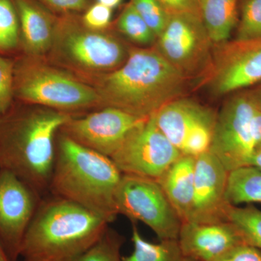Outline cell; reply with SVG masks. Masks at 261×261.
Here are the masks:
<instances>
[{
  "instance_id": "cell-23",
  "label": "cell",
  "mask_w": 261,
  "mask_h": 261,
  "mask_svg": "<svg viewBox=\"0 0 261 261\" xmlns=\"http://www.w3.org/2000/svg\"><path fill=\"white\" fill-rule=\"evenodd\" d=\"M118 28L128 39L137 44L147 45L157 40L155 34L130 3L126 5L120 15Z\"/></svg>"
},
{
  "instance_id": "cell-5",
  "label": "cell",
  "mask_w": 261,
  "mask_h": 261,
  "mask_svg": "<svg viewBox=\"0 0 261 261\" xmlns=\"http://www.w3.org/2000/svg\"><path fill=\"white\" fill-rule=\"evenodd\" d=\"M261 143V110L247 92L228 99L216 116L210 152L229 172L250 166Z\"/></svg>"
},
{
  "instance_id": "cell-25",
  "label": "cell",
  "mask_w": 261,
  "mask_h": 261,
  "mask_svg": "<svg viewBox=\"0 0 261 261\" xmlns=\"http://www.w3.org/2000/svg\"><path fill=\"white\" fill-rule=\"evenodd\" d=\"M261 38V0H244L241 18L237 32V41Z\"/></svg>"
},
{
  "instance_id": "cell-31",
  "label": "cell",
  "mask_w": 261,
  "mask_h": 261,
  "mask_svg": "<svg viewBox=\"0 0 261 261\" xmlns=\"http://www.w3.org/2000/svg\"><path fill=\"white\" fill-rule=\"evenodd\" d=\"M169 14L192 13L200 15V0H159Z\"/></svg>"
},
{
  "instance_id": "cell-6",
  "label": "cell",
  "mask_w": 261,
  "mask_h": 261,
  "mask_svg": "<svg viewBox=\"0 0 261 261\" xmlns=\"http://www.w3.org/2000/svg\"><path fill=\"white\" fill-rule=\"evenodd\" d=\"M117 212L140 221L161 240H178L182 221L157 180L123 174L115 195Z\"/></svg>"
},
{
  "instance_id": "cell-16",
  "label": "cell",
  "mask_w": 261,
  "mask_h": 261,
  "mask_svg": "<svg viewBox=\"0 0 261 261\" xmlns=\"http://www.w3.org/2000/svg\"><path fill=\"white\" fill-rule=\"evenodd\" d=\"M216 116L208 108L181 97L165 105L153 115L159 129L180 152L192 130L202 123L216 121Z\"/></svg>"
},
{
  "instance_id": "cell-30",
  "label": "cell",
  "mask_w": 261,
  "mask_h": 261,
  "mask_svg": "<svg viewBox=\"0 0 261 261\" xmlns=\"http://www.w3.org/2000/svg\"><path fill=\"white\" fill-rule=\"evenodd\" d=\"M212 261H261V250L248 244H241Z\"/></svg>"
},
{
  "instance_id": "cell-24",
  "label": "cell",
  "mask_w": 261,
  "mask_h": 261,
  "mask_svg": "<svg viewBox=\"0 0 261 261\" xmlns=\"http://www.w3.org/2000/svg\"><path fill=\"white\" fill-rule=\"evenodd\" d=\"M124 238L108 226L97 243L78 261H123L121 249Z\"/></svg>"
},
{
  "instance_id": "cell-19",
  "label": "cell",
  "mask_w": 261,
  "mask_h": 261,
  "mask_svg": "<svg viewBox=\"0 0 261 261\" xmlns=\"http://www.w3.org/2000/svg\"><path fill=\"white\" fill-rule=\"evenodd\" d=\"M238 0H200V13L211 42L219 46L228 42L238 20Z\"/></svg>"
},
{
  "instance_id": "cell-13",
  "label": "cell",
  "mask_w": 261,
  "mask_h": 261,
  "mask_svg": "<svg viewBox=\"0 0 261 261\" xmlns=\"http://www.w3.org/2000/svg\"><path fill=\"white\" fill-rule=\"evenodd\" d=\"M60 45L67 58L87 70H115L126 61L124 46L112 36L75 27L69 22L62 23Z\"/></svg>"
},
{
  "instance_id": "cell-36",
  "label": "cell",
  "mask_w": 261,
  "mask_h": 261,
  "mask_svg": "<svg viewBox=\"0 0 261 261\" xmlns=\"http://www.w3.org/2000/svg\"><path fill=\"white\" fill-rule=\"evenodd\" d=\"M0 261H12L7 252H5L4 247L1 243H0Z\"/></svg>"
},
{
  "instance_id": "cell-37",
  "label": "cell",
  "mask_w": 261,
  "mask_h": 261,
  "mask_svg": "<svg viewBox=\"0 0 261 261\" xmlns=\"http://www.w3.org/2000/svg\"><path fill=\"white\" fill-rule=\"evenodd\" d=\"M185 261H197V260H192V259L187 258V257H185Z\"/></svg>"
},
{
  "instance_id": "cell-34",
  "label": "cell",
  "mask_w": 261,
  "mask_h": 261,
  "mask_svg": "<svg viewBox=\"0 0 261 261\" xmlns=\"http://www.w3.org/2000/svg\"><path fill=\"white\" fill-rule=\"evenodd\" d=\"M248 92L257 107L261 110V83L257 84L256 87L248 91Z\"/></svg>"
},
{
  "instance_id": "cell-33",
  "label": "cell",
  "mask_w": 261,
  "mask_h": 261,
  "mask_svg": "<svg viewBox=\"0 0 261 261\" xmlns=\"http://www.w3.org/2000/svg\"><path fill=\"white\" fill-rule=\"evenodd\" d=\"M250 166L258 168L261 171V143L255 147L250 160Z\"/></svg>"
},
{
  "instance_id": "cell-1",
  "label": "cell",
  "mask_w": 261,
  "mask_h": 261,
  "mask_svg": "<svg viewBox=\"0 0 261 261\" xmlns=\"http://www.w3.org/2000/svg\"><path fill=\"white\" fill-rule=\"evenodd\" d=\"M187 78L157 49H132L126 61L99 81V104L149 118L186 89Z\"/></svg>"
},
{
  "instance_id": "cell-4",
  "label": "cell",
  "mask_w": 261,
  "mask_h": 261,
  "mask_svg": "<svg viewBox=\"0 0 261 261\" xmlns=\"http://www.w3.org/2000/svg\"><path fill=\"white\" fill-rule=\"evenodd\" d=\"M70 118L61 111H36L0 123V169L42 197L49 191L54 168L55 137Z\"/></svg>"
},
{
  "instance_id": "cell-2",
  "label": "cell",
  "mask_w": 261,
  "mask_h": 261,
  "mask_svg": "<svg viewBox=\"0 0 261 261\" xmlns=\"http://www.w3.org/2000/svg\"><path fill=\"white\" fill-rule=\"evenodd\" d=\"M108 226L94 213L51 195L38 206L19 257L21 261H78Z\"/></svg>"
},
{
  "instance_id": "cell-17",
  "label": "cell",
  "mask_w": 261,
  "mask_h": 261,
  "mask_svg": "<svg viewBox=\"0 0 261 261\" xmlns=\"http://www.w3.org/2000/svg\"><path fill=\"white\" fill-rule=\"evenodd\" d=\"M195 159L182 154L157 180L182 222L188 221L191 211Z\"/></svg>"
},
{
  "instance_id": "cell-32",
  "label": "cell",
  "mask_w": 261,
  "mask_h": 261,
  "mask_svg": "<svg viewBox=\"0 0 261 261\" xmlns=\"http://www.w3.org/2000/svg\"><path fill=\"white\" fill-rule=\"evenodd\" d=\"M57 10L63 11H80L88 4V0H42Z\"/></svg>"
},
{
  "instance_id": "cell-7",
  "label": "cell",
  "mask_w": 261,
  "mask_h": 261,
  "mask_svg": "<svg viewBox=\"0 0 261 261\" xmlns=\"http://www.w3.org/2000/svg\"><path fill=\"white\" fill-rule=\"evenodd\" d=\"M181 155L152 116L126 137L111 159L122 174L158 180Z\"/></svg>"
},
{
  "instance_id": "cell-15",
  "label": "cell",
  "mask_w": 261,
  "mask_h": 261,
  "mask_svg": "<svg viewBox=\"0 0 261 261\" xmlns=\"http://www.w3.org/2000/svg\"><path fill=\"white\" fill-rule=\"evenodd\" d=\"M184 257L197 261H212L233 247L245 243L230 221L201 224L182 222L178 238Z\"/></svg>"
},
{
  "instance_id": "cell-29",
  "label": "cell",
  "mask_w": 261,
  "mask_h": 261,
  "mask_svg": "<svg viewBox=\"0 0 261 261\" xmlns=\"http://www.w3.org/2000/svg\"><path fill=\"white\" fill-rule=\"evenodd\" d=\"M112 18V9L99 3L92 5L84 14L83 23L86 28L99 31L107 28Z\"/></svg>"
},
{
  "instance_id": "cell-20",
  "label": "cell",
  "mask_w": 261,
  "mask_h": 261,
  "mask_svg": "<svg viewBox=\"0 0 261 261\" xmlns=\"http://www.w3.org/2000/svg\"><path fill=\"white\" fill-rule=\"evenodd\" d=\"M226 199L231 205L261 203V171L252 166L228 172Z\"/></svg>"
},
{
  "instance_id": "cell-9",
  "label": "cell",
  "mask_w": 261,
  "mask_h": 261,
  "mask_svg": "<svg viewBox=\"0 0 261 261\" xmlns=\"http://www.w3.org/2000/svg\"><path fill=\"white\" fill-rule=\"evenodd\" d=\"M18 91L27 102L62 111L82 109L99 103L96 89L63 72L40 65L24 72Z\"/></svg>"
},
{
  "instance_id": "cell-21",
  "label": "cell",
  "mask_w": 261,
  "mask_h": 261,
  "mask_svg": "<svg viewBox=\"0 0 261 261\" xmlns=\"http://www.w3.org/2000/svg\"><path fill=\"white\" fill-rule=\"evenodd\" d=\"M133 252L122 257L123 261H185L178 240H161L150 243L141 235L136 223H132Z\"/></svg>"
},
{
  "instance_id": "cell-10",
  "label": "cell",
  "mask_w": 261,
  "mask_h": 261,
  "mask_svg": "<svg viewBox=\"0 0 261 261\" xmlns=\"http://www.w3.org/2000/svg\"><path fill=\"white\" fill-rule=\"evenodd\" d=\"M205 81L217 96L261 83V38L219 45Z\"/></svg>"
},
{
  "instance_id": "cell-8",
  "label": "cell",
  "mask_w": 261,
  "mask_h": 261,
  "mask_svg": "<svg viewBox=\"0 0 261 261\" xmlns=\"http://www.w3.org/2000/svg\"><path fill=\"white\" fill-rule=\"evenodd\" d=\"M156 49L187 79L207 68L213 43L200 15H171L164 30L157 37Z\"/></svg>"
},
{
  "instance_id": "cell-12",
  "label": "cell",
  "mask_w": 261,
  "mask_h": 261,
  "mask_svg": "<svg viewBox=\"0 0 261 261\" xmlns=\"http://www.w3.org/2000/svg\"><path fill=\"white\" fill-rule=\"evenodd\" d=\"M148 118L106 107L82 118H70L62 128L63 135L80 145L111 158L126 137Z\"/></svg>"
},
{
  "instance_id": "cell-22",
  "label": "cell",
  "mask_w": 261,
  "mask_h": 261,
  "mask_svg": "<svg viewBox=\"0 0 261 261\" xmlns=\"http://www.w3.org/2000/svg\"><path fill=\"white\" fill-rule=\"evenodd\" d=\"M227 220L237 228L245 243L261 250V211L252 205H231Z\"/></svg>"
},
{
  "instance_id": "cell-26",
  "label": "cell",
  "mask_w": 261,
  "mask_h": 261,
  "mask_svg": "<svg viewBox=\"0 0 261 261\" xmlns=\"http://www.w3.org/2000/svg\"><path fill=\"white\" fill-rule=\"evenodd\" d=\"M130 4L143 18L156 37L164 30L171 14L159 0H130Z\"/></svg>"
},
{
  "instance_id": "cell-3",
  "label": "cell",
  "mask_w": 261,
  "mask_h": 261,
  "mask_svg": "<svg viewBox=\"0 0 261 261\" xmlns=\"http://www.w3.org/2000/svg\"><path fill=\"white\" fill-rule=\"evenodd\" d=\"M122 175L111 158L63 135L56 149L49 192L111 224L118 215L115 195Z\"/></svg>"
},
{
  "instance_id": "cell-11",
  "label": "cell",
  "mask_w": 261,
  "mask_h": 261,
  "mask_svg": "<svg viewBox=\"0 0 261 261\" xmlns=\"http://www.w3.org/2000/svg\"><path fill=\"white\" fill-rule=\"evenodd\" d=\"M42 197L18 176L0 169V243L17 261L24 236Z\"/></svg>"
},
{
  "instance_id": "cell-14",
  "label": "cell",
  "mask_w": 261,
  "mask_h": 261,
  "mask_svg": "<svg viewBox=\"0 0 261 261\" xmlns=\"http://www.w3.org/2000/svg\"><path fill=\"white\" fill-rule=\"evenodd\" d=\"M228 171L209 152L195 159L193 200L188 221L209 224L228 221L226 199Z\"/></svg>"
},
{
  "instance_id": "cell-35",
  "label": "cell",
  "mask_w": 261,
  "mask_h": 261,
  "mask_svg": "<svg viewBox=\"0 0 261 261\" xmlns=\"http://www.w3.org/2000/svg\"><path fill=\"white\" fill-rule=\"evenodd\" d=\"M122 0H97V3L99 4L105 5L108 8L113 9L116 8L118 5L121 4Z\"/></svg>"
},
{
  "instance_id": "cell-28",
  "label": "cell",
  "mask_w": 261,
  "mask_h": 261,
  "mask_svg": "<svg viewBox=\"0 0 261 261\" xmlns=\"http://www.w3.org/2000/svg\"><path fill=\"white\" fill-rule=\"evenodd\" d=\"M13 65L0 57V116L9 108L13 93Z\"/></svg>"
},
{
  "instance_id": "cell-18",
  "label": "cell",
  "mask_w": 261,
  "mask_h": 261,
  "mask_svg": "<svg viewBox=\"0 0 261 261\" xmlns=\"http://www.w3.org/2000/svg\"><path fill=\"white\" fill-rule=\"evenodd\" d=\"M24 42L29 51L42 54L49 49L54 38L50 18L29 0H15Z\"/></svg>"
},
{
  "instance_id": "cell-27",
  "label": "cell",
  "mask_w": 261,
  "mask_h": 261,
  "mask_svg": "<svg viewBox=\"0 0 261 261\" xmlns=\"http://www.w3.org/2000/svg\"><path fill=\"white\" fill-rule=\"evenodd\" d=\"M18 20L10 0H0V49H9L18 41Z\"/></svg>"
}]
</instances>
